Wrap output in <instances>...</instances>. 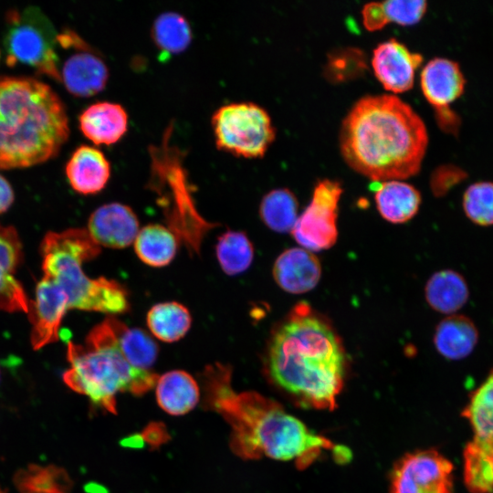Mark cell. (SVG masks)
<instances>
[{
    "label": "cell",
    "mask_w": 493,
    "mask_h": 493,
    "mask_svg": "<svg viewBox=\"0 0 493 493\" xmlns=\"http://www.w3.org/2000/svg\"><path fill=\"white\" fill-rule=\"evenodd\" d=\"M83 343H68L69 368L62 380L96 406L116 414L118 393L142 395L155 387L157 373L131 366L121 353L109 317L90 330Z\"/></svg>",
    "instance_id": "obj_4"
},
{
    "label": "cell",
    "mask_w": 493,
    "mask_h": 493,
    "mask_svg": "<svg viewBox=\"0 0 493 493\" xmlns=\"http://www.w3.org/2000/svg\"><path fill=\"white\" fill-rule=\"evenodd\" d=\"M58 43L72 50L58 60V81L73 96L88 98L100 92L109 79L103 58L77 33L65 29L58 34Z\"/></svg>",
    "instance_id": "obj_9"
},
{
    "label": "cell",
    "mask_w": 493,
    "mask_h": 493,
    "mask_svg": "<svg viewBox=\"0 0 493 493\" xmlns=\"http://www.w3.org/2000/svg\"><path fill=\"white\" fill-rule=\"evenodd\" d=\"M133 244L141 261L153 267H162L174 258L178 237L169 227L151 224L139 230Z\"/></svg>",
    "instance_id": "obj_23"
},
{
    "label": "cell",
    "mask_w": 493,
    "mask_h": 493,
    "mask_svg": "<svg viewBox=\"0 0 493 493\" xmlns=\"http://www.w3.org/2000/svg\"><path fill=\"white\" fill-rule=\"evenodd\" d=\"M298 201L287 188H278L266 194L259 205L263 223L278 233L291 232L298 219Z\"/></svg>",
    "instance_id": "obj_28"
},
{
    "label": "cell",
    "mask_w": 493,
    "mask_h": 493,
    "mask_svg": "<svg viewBox=\"0 0 493 493\" xmlns=\"http://www.w3.org/2000/svg\"><path fill=\"white\" fill-rule=\"evenodd\" d=\"M139 226L138 217L130 206L110 203L89 215L87 231L100 247L120 249L134 242Z\"/></svg>",
    "instance_id": "obj_13"
},
{
    "label": "cell",
    "mask_w": 493,
    "mask_h": 493,
    "mask_svg": "<svg viewBox=\"0 0 493 493\" xmlns=\"http://www.w3.org/2000/svg\"><path fill=\"white\" fill-rule=\"evenodd\" d=\"M212 128L219 150L244 158L263 157L276 136L268 113L253 102L221 106L212 116Z\"/></svg>",
    "instance_id": "obj_7"
},
{
    "label": "cell",
    "mask_w": 493,
    "mask_h": 493,
    "mask_svg": "<svg viewBox=\"0 0 493 493\" xmlns=\"http://www.w3.org/2000/svg\"><path fill=\"white\" fill-rule=\"evenodd\" d=\"M70 482L65 470L55 466L31 465L15 476L19 493H69Z\"/></svg>",
    "instance_id": "obj_30"
},
{
    "label": "cell",
    "mask_w": 493,
    "mask_h": 493,
    "mask_svg": "<svg viewBox=\"0 0 493 493\" xmlns=\"http://www.w3.org/2000/svg\"><path fill=\"white\" fill-rule=\"evenodd\" d=\"M151 333L163 342H174L190 330L192 316L188 309L176 301L153 305L146 317Z\"/></svg>",
    "instance_id": "obj_26"
},
{
    "label": "cell",
    "mask_w": 493,
    "mask_h": 493,
    "mask_svg": "<svg viewBox=\"0 0 493 493\" xmlns=\"http://www.w3.org/2000/svg\"><path fill=\"white\" fill-rule=\"evenodd\" d=\"M343 189L336 180L322 179L314 187L311 200L298 216L291 234L309 251L330 248L338 238V208Z\"/></svg>",
    "instance_id": "obj_8"
},
{
    "label": "cell",
    "mask_w": 493,
    "mask_h": 493,
    "mask_svg": "<svg viewBox=\"0 0 493 493\" xmlns=\"http://www.w3.org/2000/svg\"><path fill=\"white\" fill-rule=\"evenodd\" d=\"M215 254L222 270L229 276H235L250 267L254 258V247L244 232L228 230L218 237Z\"/></svg>",
    "instance_id": "obj_31"
},
{
    "label": "cell",
    "mask_w": 493,
    "mask_h": 493,
    "mask_svg": "<svg viewBox=\"0 0 493 493\" xmlns=\"http://www.w3.org/2000/svg\"><path fill=\"white\" fill-rule=\"evenodd\" d=\"M69 131L66 107L49 85L30 77L0 76V169L55 158Z\"/></svg>",
    "instance_id": "obj_3"
},
{
    "label": "cell",
    "mask_w": 493,
    "mask_h": 493,
    "mask_svg": "<svg viewBox=\"0 0 493 493\" xmlns=\"http://www.w3.org/2000/svg\"><path fill=\"white\" fill-rule=\"evenodd\" d=\"M474 432V438L493 440V369L473 391L462 412Z\"/></svg>",
    "instance_id": "obj_27"
},
{
    "label": "cell",
    "mask_w": 493,
    "mask_h": 493,
    "mask_svg": "<svg viewBox=\"0 0 493 493\" xmlns=\"http://www.w3.org/2000/svg\"><path fill=\"white\" fill-rule=\"evenodd\" d=\"M65 173L74 191L88 195L102 191L110 177V164L96 147L80 145L68 159Z\"/></svg>",
    "instance_id": "obj_16"
},
{
    "label": "cell",
    "mask_w": 493,
    "mask_h": 493,
    "mask_svg": "<svg viewBox=\"0 0 493 493\" xmlns=\"http://www.w3.org/2000/svg\"><path fill=\"white\" fill-rule=\"evenodd\" d=\"M466 176L467 173L457 166L452 164L439 166L432 174V188L437 194H444Z\"/></svg>",
    "instance_id": "obj_33"
},
{
    "label": "cell",
    "mask_w": 493,
    "mask_h": 493,
    "mask_svg": "<svg viewBox=\"0 0 493 493\" xmlns=\"http://www.w3.org/2000/svg\"><path fill=\"white\" fill-rule=\"evenodd\" d=\"M422 62L419 53L410 51L394 38L380 43L372 51L374 75L385 89L393 93L412 89L415 71Z\"/></svg>",
    "instance_id": "obj_11"
},
{
    "label": "cell",
    "mask_w": 493,
    "mask_h": 493,
    "mask_svg": "<svg viewBox=\"0 0 493 493\" xmlns=\"http://www.w3.org/2000/svg\"><path fill=\"white\" fill-rule=\"evenodd\" d=\"M152 37L160 51L166 55H176L189 47L192 29L184 16L175 12H166L154 20Z\"/></svg>",
    "instance_id": "obj_29"
},
{
    "label": "cell",
    "mask_w": 493,
    "mask_h": 493,
    "mask_svg": "<svg viewBox=\"0 0 493 493\" xmlns=\"http://www.w3.org/2000/svg\"><path fill=\"white\" fill-rule=\"evenodd\" d=\"M346 362L332 325L299 302L273 331L266 366L272 382L300 404L332 410L343 386Z\"/></svg>",
    "instance_id": "obj_1"
},
{
    "label": "cell",
    "mask_w": 493,
    "mask_h": 493,
    "mask_svg": "<svg viewBox=\"0 0 493 493\" xmlns=\"http://www.w3.org/2000/svg\"><path fill=\"white\" fill-rule=\"evenodd\" d=\"M23 247L16 229L0 224V310L28 314L31 300L16 278Z\"/></svg>",
    "instance_id": "obj_12"
},
{
    "label": "cell",
    "mask_w": 493,
    "mask_h": 493,
    "mask_svg": "<svg viewBox=\"0 0 493 493\" xmlns=\"http://www.w3.org/2000/svg\"><path fill=\"white\" fill-rule=\"evenodd\" d=\"M425 0H391L366 4L362 10V23L369 31L382 29L388 23L411 26L425 14Z\"/></svg>",
    "instance_id": "obj_22"
},
{
    "label": "cell",
    "mask_w": 493,
    "mask_h": 493,
    "mask_svg": "<svg viewBox=\"0 0 493 493\" xmlns=\"http://www.w3.org/2000/svg\"><path fill=\"white\" fill-rule=\"evenodd\" d=\"M466 79L454 60L435 58L428 61L420 76V86L435 113L451 110L449 105L464 93Z\"/></svg>",
    "instance_id": "obj_14"
},
{
    "label": "cell",
    "mask_w": 493,
    "mask_h": 493,
    "mask_svg": "<svg viewBox=\"0 0 493 493\" xmlns=\"http://www.w3.org/2000/svg\"><path fill=\"white\" fill-rule=\"evenodd\" d=\"M58 32L48 17L36 6L6 15L3 47L8 66L21 64L37 74L58 81Z\"/></svg>",
    "instance_id": "obj_6"
},
{
    "label": "cell",
    "mask_w": 493,
    "mask_h": 493,
    "mask_svg": "<svg viewBox=\"0 0 493 493\" xmlns=\"http://www.w3.org/2000/svg\"><path fill=\"white\" fill-rule=\"evenodd\" d=\"M116 343L125 360L133 367L151 371L159 348L156 341L143 330L130 328L114 316H109Z\"/></svg>",
    "instance_id": "obj_24"
},
{
    "label": "cell",
    "mask_w": 493,
    "mask_h": 493,
    "mask_svg": "<svg viewBox=\"0 0 493 493\" xmlns=\"http://www.w3.org/2000/svg\"><path fill=\"white\" fill-rule=\"evenodd\" d=\"M433 341L443 357L461 360L474 351L478 341V331L469 318L452 314L437 324Z\"/></svg>",
    "instance_id": "obj_19"
},
{
    "label": "cell",
    "mask_w": 493,
    "mask_h": 493,
    "mask_svg": "<svg viewBox=\"0 0 493 493\" xmlns=\"http://www.w3.org/2000/svg\"><path fill=\"white\" fill-rule=\"evenodd\" d=\"M79 126L83 135L94 144L111 145L125 135L128 114L118 103L98 101L81 112Z\"/></svg>",
    "instance_id": "obj_17"
},
{
    "label": "cell",
    "mask_w": 493,
    "mask_h": 493,
    "mask_svg": "<svg viewBox=\"0 0 493 493\" xmlns=\"http://www.w3.org/2000/svg\"><path fill=\"white\" fill-rule=\"evenodd\" d=\"M272 274L278 286L284 291L302 294L317 286L321 276V267L311 251L291 247L277 257Z\"/></svg>",
    "instance_id": "obj_15"
},
{
    "label": "cell",
    "mask_w": 493,
    "mask_h": 493,
    "mask_svg": "<svg viewBox=\"0 0 493 493\" xmlns=\"http://www.w3.org/2000/svg\"><path fill=\"white\" fill-rule=\"evenodd\" d=\"M15 201L10 183L0 173V215L6 212Z\"/></svg>",
    "instance_id": "obj_34"
},
{
    "label": "cell",
    "mask_w": 493,
    "mask_h": 493,
    "mask_svg": "<svg viewBox=\"0 0 493 493\" xmlns=\"http://www.w3.org/2000/svg\"><path fill=\"white\" fill-rule=\"evenodd\" d=\"M464 482L471 493H493V440L473 438L466 446Z\"/></svg>",
    "instance_id": "obj_25"
},
{
    "label": "cell",
    "mask_w": 493,
    "mask_h": 493,
    "mask_svg": "<svg viewBox=\"0 0 493 493\" xmlns=\"http://www.w3.org/2000/svg\"><path fill=\"white\" fill-rule=\"evenodd\" d=\"M159 406L171 415H182L194 408L199 401V387L194 378L182 370L159 376L156 383Z\"/></svg>",
    "instance_id": "obj_20"
},
{
    "label": "cell",
    "mask_w": 493,
    "mask_h": 493,
    "mask_svg": "<svg viewBox=\"0 0 493 493\" xmlns=\"http://www.w3.org/2000/svg\"><path fill=\"white\" fill-rule=\"evenodd\" d=\"M339 142L345 163L380 183L415 175L428 134L421 117L399 97L368 95L355 102L343 119Z\"/></svg>",
    "instance_id": "obj_2"
},
{
    "label": "cell",
    "mask_w": 493,
    "mask_h": 493,
    "mask_svg": "<svg viewBox=\"0 0 493 493\" xmlns=\"http://www.w3.org/2000/svg\"><path fill=\"white\" fill-rule=\"evenodd\" d=\"M462 206L467 217L481 226H493V182H477L463 194Z\"/></svg>",
    "instance_id": "obj_32"
},
{
    "label": "cell",
    "mask_w": 493,
    "mask_h": 493,
    "mask_svg": "<svg viewBox=\"0 0 493 493\" xmlns=\"http://www.w3.org/2000/svg\"><path fill=\"white\" fill-rule=\"evenodd\" d=\"M453 464L435 449L404 456L391 476V493H453Z\"/></svg>",
    "instance_id": "obj_10"
},
{
    "label": "cell",
    "mask_w": 493,
    "mask_h": 493,
    "mask_svg": "<svg viewBox=\"0 0 493 493\" xmlns=\"http://www.w3.org/2000/svg\"><path fill=\"white\" fill-rule=\"evenodd\" d=\"M100 253L87 229L48 232L40 245L43 277L54 284L68 309L124 313L130 308L126 289L113 279L84 273L83 264Z\"/></svg>",
    "instance_id": "obj_5"
},
{
    "label": "cell",
    "mask_w": 493,
    "mask_h": 493,
    "mask_svg": "<svg viewBox=\"0 0 493 493\" xmlns=\"http://www.w3.org/2000/svg\"><path fill=\"white\" fill-rule=\"evenodd\" d=\"M374 200L383 218L393 224L412 219L419 210L421 194L413 185L402 180L377 183Z\"/></svg>",
    "instance_id": "obj_18"
},
{
    "label": "cell",
    "mask_w": 493,
    "mask_h": 493,
    "mask_svg": "<svg viewBox=\"0 0 493 493\" xmlns=\"http://www.w3.org/2000/svg\"><path fill=\"white\" fill-rule=\"evenodd\" d=\"M425 297L433 309L452 315L467 303L469 290L462 275L444 269L434 273L427 280Z\"/></svg>",
    "instance_id": "obj_21"
}]
</instances>
